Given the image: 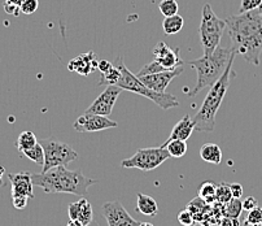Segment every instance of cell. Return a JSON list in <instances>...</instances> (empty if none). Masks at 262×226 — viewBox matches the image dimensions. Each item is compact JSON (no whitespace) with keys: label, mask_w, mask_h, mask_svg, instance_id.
Segmentation results:
<instances>
[{"label":"cell","mask_w":262,"mask_h":226,"mask_svg":"<svg viewBox=\"0 0 262 226\" xmlns=\"http://www.w3.org/2000/svg\"><path fill=\"white\" fill-rule=\"evenodd\" d=\"M231 47L249 64L259 65L262 53V14L257 11L231 14L226 18Z\"/></svg>","instance_id":"1"},{"label":"cell","mask_w":262,"mask_h":226,"mask_svg":"<svg viewBox=\"0 0 262 226\" xmlns=\"http://www.w3.org/2000/svg\"><path fill=\"white\" fill-rule=\"evenodd\" d=\"M34 186L42 187L46 194H72L84 196L95 179L87 178L81 171H69L67 167H55L38 174H31Z\"/></svg>","instance_id":"2"},{"label":"cell","mask_w":262,"mask_h":226,"mask_svg":"<svg viewBox=\"0 0 262 226\" xmlns=\"http://www.w3.org/2000/svg\"><path fill=\"white\" fill-rule=\"evenodd\" d=\"M236 55V51H232L226 69L221 75V78L214 85L210 86L209 92H208L203 104H201V108L199 109L195 117L192 118L193 122H195V130L207 131V133L214 130L215 116H217L218 109H220L223 98H225L227 90H229L231 78L234 75H236V73L232 72V64H234Z\"/></svg>","instance_id":"3"},{"label":"cell","mask_w":262,"mask_h":226,"mask_svg":"<svg viewBox=\"0 0 262 226\" xmlns=\"http://www.w3.org/2000/svg\"><path fill=\"white\" fill-rule=\"evenodd\" d=\"M232 51L234 48L231 46L226 48L218 47L212 55H203L200 59L188 61V64L198 73V81L191 91V96H196L199 92L214 85L221 78V75L226 69Z\"/></svg>","instance_id":"4"},{"label":"cell","mask_w":262,"mask_h":226,"mask_svg":"<svg viewBox=\"0 0 262 226\" xmlns=\"http://www.w3.org/2000/svg\"><path fill=\"white\" fill-rule=\"evenodd\" d=\"M113 65L118 68L121 70V77L117 81L116 86L121 87L122 90H126V91L134 92V94H138V95H142L144 98L149 99V100L154 101L156 106H159L161 109H167L176 108V107L179 106V100L177 99L176 95L173 94H167V92H156L154 90L148 89L142 81L137 77V74L131 73L130 70L127 69V67L123 63L122 56H117L116 60L112 63Z\"/></svg>","instance_id":"5"},{"label":"cell","mask_w":262,"mask_h":226,"mask_svg":"<svg viewBox=\"0 0 262 226\" xmlns=\"http://www.w3.org/2000/svg\"><path fill=\"white\" fill-rule=\"evenodd\" d=\"M226 30V21L221 20L214 13L209 3H205L201 12V21L199 33L204 55H212L220 47L222 35Z\"/></svg>","instance_id":"6"},{"label":"cell","mask_w":262,"mask_h":226,"mask_svg":"<svg viewBox=\"0 0 262 226\" xmlns=\"http://www.w3.org/2000/svg\"><path fill=\"white\" fill-rule=\"evenodd\" d=\"M40 146L45 151V162H43V171L46 172L55 167H67L68 164L78 159L77 151L72 146L61 142L55 138H46L39 140Z\"/></svg>","instance_id":"7"},{"label":"cell","mask_w":262,"mask_h":226,"mask_svg":"<svg viewBox=\"0 0 262 226\" xmlns=\"http://www.w3.org/2000/svg\"><path fill=\"white\" fill-rule=\"evenodd\" d=\"M170 157L164 146L151 148H139L134 156L121 161V167L127 169H139V171L151 172L164 164Z\"/></svg>","instance_id":"8"},{"label":"cell","mask_w":262,"mask_h":226,"mask_svg":"<svg viewBox=\"0 0 262 226\" xmlns=\"http://www.w3.org/2000/svg\"><path fill=\"white\" fill-rule=\"evenodd\" d=\"M121 91H122V89L116 86V85H109V86H106L105 90L94 100V103L86 109V113H94V115H100L109 117L112 115L113 107H115Z\"/></svg>","instance_id":"9"},{"label":"cell","mask_w":262,"mask_h":226,"mask_svg":"<svg viewBox=\"0 0 262 226\" xmlns=\"http://www.w3.org/2000/svg\"><path fill=\"white\" fill-rule=\"evenodd\" d=\"M101 215L108 226H139L140 222L130 216L121 201H109L101 208Z\"/></svg>","instance_id":"10"},{"label":"cell","mask_w":262,"mask_h":226,"mask_svg":"<svg viewBox=\"0 0 262 226\" xmlns=\"http://www.w3.org/2000/svg\"><path fill=\"white\" fill-rule=\"evenodd\" d=\"M74 129L79 133H94V131L106 130V129L117 128L118 124L111 120L106 116L94 115V113H86L79 116L74 122Z\"/></svg>","instance_id":"11"},{"label":"cell","mask_w":262,"mask_h":226,"mask_svg":"<svg viewBox=\"0 0 262 226\" xmlns=\"http://www.w3.org/2000/svg\"><path fill=\"white\" fill-rule=\"evenodd\" d=\"M183 70V65H181V67L176 68V69L143 75V77H138V78H139L148 89L154 90V91L156 92H166V87L169 86V84H170L174 78H177L179 74H182Z\"/></svg>","instance_id":"12"},{"label":"cell","mask_w":262,"mask_h":226,"mask_svg":"<svg viewBox=\"0 0 262 226\" xmlns=\"http://www.w3.org/2000/svg\"><path fill=\"white\" fill-rule=\"evenodd\" d=\"M179 48H171L165 42H159L156 47L152 50L154 53V60L161 64L166 70L176 69V68L183 65V61L179 57Z\"/></svg>","instance_id":"13"},{"label":"cell","mask_w":262,"mask_h":226,"mask_svg":"<svg viewBox=\"0 0 262 226\" xmlns=\"http://www.w3.org/2000/svg\"><path fill=\"white\" fill-rule=\"evenodd\" d=\"M12 184V196H26L29 199L34 198V184L31 181V174L26 172L8 174Z\"/></svg>","instance_id":"14"},{"label":"cell","mask_w":262,"mask_h":226,"mask_svg":"<svg viewBox=\"0 0 262 226\" xmlns=\"http://www.w3.org/2000/svg\"><path fill=\"white\" fill-rule=\"evenodd\" d=\"M68 213H69V218L81 221L84 226H89L94 218L91 204L84 198L79 199L78 201H74V203H70L68 206Z\"/></svg>","instance_id":"15"},{"label":"cell","mask_w":262,"mask_h":226,"mask_svg":"<svg viewBox=\"0 0 262 226\" xmlns=\"http://www.w3.org/2000/svg\"><path fill=\"white\" fill-rule=\"evenodd\" d=\"M98 63L99 61H95V53L87 52L73 59L68 64V69L82 75H89L90 73L94 72V69H98Z\"/></svg>","instance_id":"16"},{"label":"cell","mask_w":262,"mask_h":226,"mask_svg":"<svg viewBox=\"0 0 262 226\" xmlns=\"http://www.w3.org/2000/svg\"><path fill=\"white\" fill-rule=\"evenodd\" d=\"M195 130V122H193L192 118L190 117V115H186L176 124V126L171 130L170 135L166 139V142H170L173 139H181L186 140L191 137V134ZM165 142V143H166Z\"/></svg>","instance_id":"17"},{"label":"cell","mask_w":262,"mask_h":226,"mask_svg":"<svg viewBox=\"0 0 262 226\" xmlns=\"http://www.w3.org/2000/svg\"><path fill=\"white\" fill-rule=\"evenodd\" d=\"M137 211L144 216L155 217L159 212V207H157L156 200L152 196L145 195V194H138L137 195Z\"/></svg>","instance_id":"18"},{"label":"cell","mask_w":262,"mask_h":226,"mask_svg":"<svg viewBox=\"0 0 262 226\" xmlns=\"http://www.w3.org/2000/svg\"><path fill=\"white\" fill-rule=\"evenodd\" d=\"M200 156L205 162L218 165L222 161V150L215 143H205L200 148Z\"/></svg>","instance_id":"19"},{"label":"cell","mask_w":262,"mask_h":226,"mask_svg":"<svg viewBox=\"0 0 262 226\" xmlns=\"http://www.w3.org/2000/svg\"><path fill=\"white\" fill-rule=\"evenodd\" d=\"M183 17L179 14H174L170 17H165V20L162 21V30H164L165 35H174L183 29Z\"/></svg>","instance_id":"20"},{"label":"cell","mask_w":262,"mask_h":226,"mask_svg":"<svg viewBox=\"0 0 262 226\" xmlns=\"http://www.w3.org/2000/svg\"><path fill=\"white\" fill-rule=\"evenodd\" d=\"M165 148L167 150L170 157H176V159H179V157H183L187 152V143L186 140L181 139H173L170 142L164 143Z\"/></svg>","instance_id":"21"},{"label":"cell","mask_w":262,"mask_h":226,"mask_svg":"<svg viewBox=\"0 0 262 226\" xmlns=\"http://www.w3.org/2000/svg\"><path fill=\"white\" fill-rule=\"evenodd\" d=\"M36 143H38V138L35 137V134H34L33 131L26 130V131H23V133L18 135L16 142V147L20 152H24V151L34 147Z\"/></svg>","instance_id":"22"},{"label":"cell","mask_w":262,"mask_h":226,"mask_svg":"<svg viewBox=\"0 0 262 226\" xmlns=\"http://www.w3.org/2000/svg\"><path fill=\"white\" fill-rule=\"evenodd\" d=\"M243 212V201L240 199L232 198L229 203L223 204V213L230 218H239Z\"/></svg>","instance_id":"23"},{"label":"cell","mask_w":262,"mask_h":226,"mask_svg":"<svg viewBox=\"0 0 262 226\" xmlns=\"http://www.w3.org/2000/svg\"><path fill=\"white\" fill-rule=\"evenodd\" d=\"M21 154H23L25 157H28L29 160L35 162V164H39L43 167V162H45V151H43V147L40 146L39 142L36 143L34 147L21 152Z\"/></svg>","instance_id":"24"},{"label":"cell","mask_w":262,"mask_h":226,"mask_svg":"<svg viewBox=\"0 0 262 226\" xmlns=\"http://www.w3.org/2000/svg\"><path fill=\"white\" fill-rule=\"evenodd\" d=\"M215 190H217V184H214L213 182H204L199 190V196L204 201L212 203L213 200H215Z\"/></svg>","instance_id":"25"},{"label":"cell","mask_w":262,"mask_h":226,"mask_svg":"<svg viewBox=\"0 0 262 226\" xmlns=\"http://www.w3.org/2000/svg\"><path fill=\"white\" fill-rule=\"evenodd\" d=\"M101 75H103V77H101L100 81H99V86H109V85H116L121 77V70L118 69L116 65H113L109 72L104 73V74H101Z\"/></svg>","instance_id":"26"},{"label":"cell","mask_w":262,"mask_h":226,"mask_svg":"<svg viewBox=\"0 0 262 226\" xmlns=\"http://www.w3.org/2000/svg\"><path fill=\"white\" fill-rule=\"evenodd\" d=\"M159 9L162 16L170 17L174 14H178V2L177 0H161L159 4Z\"/></svg>","instance_id":"27"},{"label":"cell","mask_w":262,"mask_h":226,"mask_svg":"<svg viewBox=\"0 0 262 226\" xmlns=\"http://www.w3.org/2000/svg\"><path fill=\"white\" fill-rule=\"evenodd\" d=\"M232 199L231 190H230V184L220 183L217 184V190H215V200L220 204L229 203Z\"/></svg>","instance_id":"28"},{"label":"cell","mask_w":262,"mask_h":226,"mask_svg":"<svg viewBox=\"0 0 262 226\" xmlns=\"http://www.w3.org/2000/svg\"><path fill=\"white\" fill-rule=\"evenodd\" d=\"M244 226H262V208L256 207L254 210L249 211L246 218Z\"/></svg>","instance_id":"29"},{"label":"cell","mask_w":262,"mask_h":226,"mask_svg":"<svg viewBox=\"0 0 262 226\" xmlns=\"http://www.w3.org/2000/svg\"><path fill=\"white\" fill-rule=\"evenodd\" d=\"M38 7H39V0H23V3L20 6V11L24 14H30L35 13L38 11Z\"/></svg>","instance_id":"30"},{"label":"cell","mask_w":262,"mask_h":226,"mask_svg":"<svg viewBox=\"0 0 262 226\" xmlns=\"http://www.w3.org/2000/svg\"><path fill=\"white\" fill-rule=\"evenodd\" d=\"M178 222L182 226H192L193 222H195V217H193L192 212L190 210H183L179 212Z\"/></svg>","instance_id":"31"},{"label":"cell","mask_w":262,"mask_h":226,"mask_svg":"<svg viewBox=\"0 0 262 226\" xmlns=\"http://www.w3.org/2000/svg\"><path fill=\"white\" fill-rule=\"evenodd\" d=\"M261 4V0H242L239 8V13H246V12L256 11Z\"/></svg>","instance_id":"32"},{"label":"cell","mask_w":262,"mask_h":226,"mask_svg":"<svg viewBox=\"0 0 262 226\" xmlns=\"http://www.w3.org/2000/svg\"><path fill=\"white\" fill-rule=\"evenodd\" d=\"M243 201V211H247V212H249V211L254 210L256 207H258V201H257V199L254 198V196H248V198H246Z\"/></svg>","instance_id":"33"},{"label":"cell","mask_w":262,"mask_h":226,"mask_svg":"<svg viewBox=\"0 0 262 226\" xmlns=\"http://www.w3.org/2000/svg\"><path fill=\"white\" fill-rule=\"evenodd\" d=\"M29 198L26 196H12V203L16 210H24L28 206Z\"/></svg>","instance_id":"34"},{"label":"cell","mask_w":262,"mask_h":226,"mask_svg":"<svg viewBox=\"0 0 262 226\" xmlns=\"http://www.w3.org/2000/svg\"><path fill=\"white\" fill-rule=\"evenodd\" d=\"M230 190H231L232 198L240 199L243 196V186L240 183H231L230 184Z\"/></svg>","instance_id":"35"},{"label":"cell","mask_w":262,"mask_h":226,"mask_svg":"<svg viewBox=\"0 0 262 226\" xmlns=\"http://www.w3.org/2000/svg\"><path fill=\"white\" fill-rule=\"evenodd\" d=\"M112 67H113V64H112L111 61H108V60H100V61L98 63V70H100L101 74L109 72Z\"/></svg>","instance_id":"36"},{"label":"cell","mask_w":262,"mask_h":226,"mask_svg":"<svg viewBox=\"0 0 262 226\" xmlns=\"http://www.w3.org/2000/svg\"><path fill=\"white\" fill-rule=\"evenodd\" d=\"M218 223H220V226H235L234 218H230V217H227V216H225L223 218H221V221Z\"/></svg>","instance_id":"37"},{"label":"cell","mask_w":262,"mask_h":226,"mask_svg":"<svg viewBox=\"0 0 262 226\" xmlns=\"http://www.w3.org/2000/svg\"><path fill=\"white\" fill-rule=\"evenodd\" d=\"M67 226H84V225L81 222V221H78V220H72V218H69V221H68Z\"/></svg>","instance_id":"38"},{"label":"cell","mask_w":262,"mask_h":226,"mask_svg":"<svg viewBox=\"0 0 262 226\" xmlns=\"http://www.w3.org/2000/svg\"><path fill=\"white\" fill-rule=\"evenodd\" d=\"M4 173H6V169H4V167H0V186H4V182H3Z\"/></svg>","instance_id":"39"},{"label":"cell","mask_w":262,"mask_h":226,"mask_svg":"<svg viewBox=\"0 0 262 226\" xmlns=\"http://www.w3.org/2000/svg\"><path fill=\"white\" fill-rule=\"evenodd\" d=\"M256 11L258 12V13H261V14H262V0H261V4H259V7H258V8L256 9Z\"/></svg>","instance_id":"40"},{"label":"cell","mask_w":262,"mask_h":226,"mask_svg":"<svg viewBox=\"0 0 262 226\" xmlns=\"http://www.w3.org/2000/svg\"><path fill=\"white\" fill-rule=\"evenodd\" d=\"M139 226H154V225H152V223H149V222H140Z\"/></svg>","instance_id":"41"},{"label":"cell","mask_w":262,"mask_h":226,"mask_svg":"<svg viewBox=\"0 0 262 226\" xmlns=\"http://www.w3.org/2000/svg\"><path fill=\"white\" fill-rule=\"evenodd\" d=\"M192 226H204V223H200V222H193Z\"/></svg>","instance_id":"42"}]
</instances>
